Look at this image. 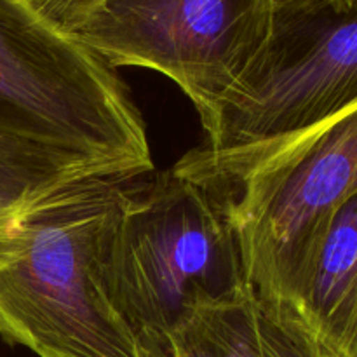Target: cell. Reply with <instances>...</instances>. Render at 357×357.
I'll list each match as a JSON object with an SVG mask.
<instances>
[{
  "label": "cell",
  "instance_id": "cell-7",
  "mask_svg": "<svg viewBox=\"0 0 357 357\" xmlns=\"http://www.w3.org/2000/svg\"><path fill=\"white\" fill-rule=\"evenodd\" d=\"M271 309L335 357H357V194L335 213L288 298Z\"/></svg>",
  "mask_w": 357,
  "mask_h": 357
},
{
  "label": "cell",
  "instance_id": "cell-11",
  "mask_svg": "<svg viewBox=\"0 0 357 357\" xmlns=\"http://www.w3.org/2000/svg\"><path fill=\"white\" fill-rule=\"evenodd\" d=\"M52 21L73 31L103 0H31Z\"/></svg>",
  "mask_w": 357,
  "mask_h": 357
},
{
  "label": "cell",
  "instance_id": "cell-5",
  "mask_svg": "<svg viewBox=\"0 0 357 357\" xmlns=\"http://www.w3.org/2000/svg\"><path fill=\"white\" fill-rule=\"evenodd\" d=\"M215 190L229 206L251 288L265 305H281L335 213L357 194V103Z\"/></svg>",
  "mask_w": 357,
  "mask_h": 357
},
{
  "label": "cell",
  "instance_id": "cell-1",
  "mask_svg": "<svg viewBox=\"0 0 357 357\" xmlns=\"http://www.w3.org/2000/svg\"><path fill=\"white\" fill-rule=\"evenodd\" d=\"M131 181L80 185L0 234L3 340L38 357H150L101 278L105 243Z\"/></svg>",
  "mask_w": 357,
  "mask_h": 357
},
{
  "label": "cell",
  "instance_id": "cell-9",
  "mask_svg": "<svg viewBox=\"0 0 357 357\" xmlns=\"http://www.w3.org/2000/svg\"><path fill=\"white\" fill-rule=\"evenodd\" d=\"M164 357H265L255 289L190 314L171 335Z\"/></svg>",
  "mask_w": 357,
  "mask_h": 357
},
{
  "label": "cell",
  "instance_id": "cell-10",
  "mask_svg": "<svg viewBox=\"0 0 357 357\" xmlns=\"http://www.w3.org/2000/svg\"><path fill=\"white\" fill-rule=\"evenodd\" d=\"M258 328L265 357H335L316 344L291 317L264 305L260 298Z\"/></svg>",
  "mask_w": 357,
  "mask_h": 357
},
{
  "label": "cell",
  "instance_id": "cell-3",
  "mask_svg": "<svg viewBox=\"0 0 357 357\" xmlns=\"http://www.w3.org/2000/svg\"><path fill=\"white\" fill-rule=\"evenodd\" d=\"M0 135L114 180L153 171L146 124L117 68L31 0H0Z\"/></svg>",
  "mask_w": 357,
  "mask_h": 357
},
{
  "label": "cell",
  "instance_id": "cell-8",
  "mask_svg": "<svg viewBox=\"0 0 357 357\" xmlns=\"http://www.w3.org/2000/svg\"><path fill=\"white\" fill-rule=\"evenodd\" d=\"M101 180L110 178L44 146L0 135V234L42 202Z\"/></svg>",
  "mask_w": 357,
  "mask_h": 357
},
{
  "label": "cell",
  "instance_id": "cell-12",
  "mask_svg": "<svg viewBox=\"0 0 357 357\" xmlns=\"http://www.w3.org/2000/svg\"><path fill=\"white\" fill-rule=\"evenodd\" d=\"M272 6V10L274 14L278 10L282 9H289V7H298V6H307V3H314V2H331V3H342V2H349V0H268Z\"/></svg>",
  "mask_w": 357,
  "mask_h": 357
},
{
  "label": "cell",
  "instance_id": "cell-6",
  "mask_svg": "<svg viewBox=\"0 0 357 357\" xmlns=\"http://www.w3.org/2000/svg\"><path fill=\"white\" fill-rule=\"evenodd\" d=\"M268 0H103L75 30L110 66L166 75L211 121L265 47Z\"/></svg>",
  "mask_w": 357,
  "mask_h": 357
},
{
  "label": "cell",
  "instance_id": "cell-4",
  "mask_svg": "<svg viewBox=\"0 0 357 357\" xmlns=\"http://www.w3.org/2000/svg\"><path fill=\"white\" fill-rule=\"evenodd\" d=\"M357 103V0L274 14L260 56L173 166L225 187L281 143Z\"/></svg>",
  "mask_w": 357,
  "mask_h": 357
},
{
  "label": "cell",
  "instance_id": "cell-2",
  "mask_svg": "<svg viewBox=\"0 0 357 357\" xmlns=\"http://www.w3.org/2000/svg\"><path fill=\"white\" fill-rule=\"evenodd\" d=\"M101 278L150 357H164L190 314L251 289L225 197L173 167L129 183Z\"/></svg>",
  "mask_w": 357,
  "mask_h": 357
}]
</instances>
